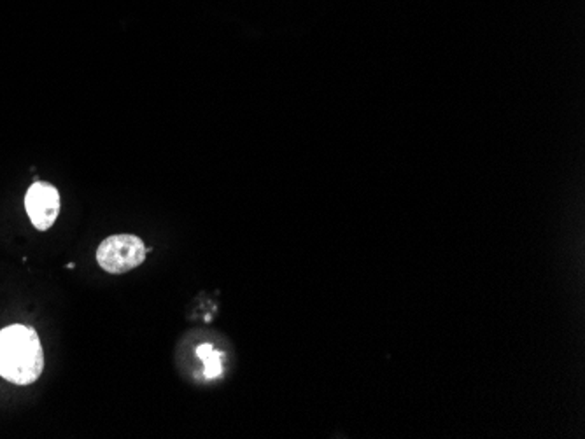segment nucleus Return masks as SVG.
Returning <instances> with one entry per match:
<instances>
[{"label": "nucleus", "mask_w": 585, "mask_h": 439, "mask_svg": "<svg viewBox=\"0 0 585 439\" xmlns=\"http://www.w3.org/2000/svg\"><path fill=\"white\" fill-rule=\"evenodd\" d=\"M146 247L139 236L112 235L97 249L99 267L107 273L122 275L132 272L146 261Z\"/></svg>", "instance_id": "2"}, {"label": "nucleus", "mask_w": 585, "mask_h": 439, "mask_svg": "<svg viewBox=\"0 0 585 439\" xmlns=\"http://www.w3.org/2000/svg\"><path fill=\"white\" fill-rule=\"evenodd\" d=\"M25 209L32 225L39 231H48L60 214V193L49 183H36L25 194Z\"/></svg>", "instance_id": "3"}, {"label": "nucleus", "mask_w": 585, "mask_h": 439, "mask_svg": "<svg viewBox=\"0 0 585 439\" xmlns=\"http://www.w3.org/2000/svg\"><path fill=\"white\" fill-rule=\"evenodd\" d=\"M42 370L41 340L34 328L13 324L0 331V377L15 385H30Z\"/></svg>", "instance_id": "1"}, {"label": "nucleus", "mask_w": 585, "mask_h": 439, "mask_svg": "<svg viewBox=\"0 0 585 439\" xmlns=\"http://www.w3.org/2000/svg\"><path fill=\"white\" fill-rule=\"evenodd\" d=\"M197 356L204 362V378L214 380L223 375V352L216 350L210 343L197 347Z\"/></svg>", "instance_id": "4"}]
</instances>
